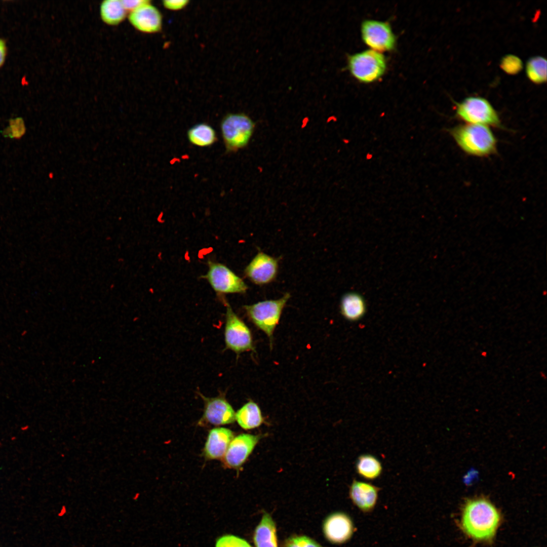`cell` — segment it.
Masks as SVG:
<instances>
[{"instance_id": "obj_19", "label": "cell", "mask_w": 547, "mask_h": 547, "mask_svg": "<svg viewBox=\"0 0 547 547\" xmlns=\"http://www.w3.org/2000/svg\"><path fill=\"white\" fill-rule=\"evenodd\" d=\"M99 14L101 20L105 24L116 26L124 21L128 13L122 0H104L100 4Z\"/></svg>"}, {"instance_id": "obj_22", "label": "cell", "mask_w": 547, "mask_h": 547, "mask_svg": "<svg viewBox=\"0 0 547 547\" xmlns=\"http://www.w3.org/2000/svg\"><path fill=\"white\" fill-rule=\"evenodd\" d=\"M356 470L360 477L367 480L372 481L381 476L383 468L377 458L370 454H364L358 457Z\"/></svg>"}, {"instance_id": "obj_23", "label": "cell", "mask_w": 547, "mask_h": 547, "mask_svg": "<svg viewBox=\"0 0 547 547\" xmlns=\"http://www.w3.org/2000/svg\"><path fill=\"white\" fill-rule=\"evenodd\" d=\"M528 78L535 84H540L546 81V60L540 56L530 58L526 65Z\"/></svg>"}, {"instance_id": "obj_2", "label": "cell", "mask_w": 547, "mask_h": 547, "mask_svg": "<svg viewBox=\"0 0 547 547\" xmlns=\"http://www.w3.org/2000/svg\"><path fill=\"white\" fill-rule=\"evenodd\" d=\"M448 131L458 146L468 155L487 157L496 152L497 140L489 127L464 124Z\"/></svg>"}, {"instance_id": "obj_4", "label": "cell", "mask_w": 547, "mask_h": 547, "mask_svg": "<svg viewBox=\"0 0 547 547\" xmlns=\"http://www.w3.org/2000/svg\"><path fill=\"white\" fill-rule=\"evenodd\" d=\"M290 297V293L286 292L278 299L265 300L243 306L248 319L258 329L266 334L269 338L270 345L272 344L274 330Z\"/></svg>"}, {"instance_id": "obj_20", "label": "cell", "mask_w": 547, "mask_h": 547, "mask_svg": "<svg viewBox=\"0 0 547 547\" xmlns=\"http://www.w3.org/2000/svg\"><path fill=\"white\" fill-rule=\"evenodd\" d=\"M235 420L244 429H251L260 425L263 422L261 410L253 401H249L235 413Z\"/></svg>"}, {"instance_id": "obj_18", "label": "cell", "mask_w": 547, "mask_h": 547, "mask_svg": "<svg viewBox=\"0 0 547 547\" xmlns=\"http://www.w3.org/2000/svg\"><path fill=\"white\" fill-rule=\"evenodd\" d=\"M340 309L341 315L347 320L351 322L358 321L364 316L366 312L365 300L358 292H347L341 298Z\"/></svg>"}, {"instance_id": "obj_1", "label": "cell", "mask_w": 547, "mask_h": 547, "mask_svg": "<svg viewBox=\"0 0 547 547\" xmlns=\"http://www.w3.org/2000/svg\"><path fill=\"white\" fill-rule=\"evenodd\" d=\"M498 509L488 499L475 498L464 503L460 517L462 531L470 539L479 542H489L495 536L501 523Z\"/></svg>"}, {"instance_id": "obj_26", "label": "cell", "mask_w": 547, "mask_h": 547, "mask_svg": "<svg viewBox=\"0 0 547 547\" xmlns=\"http://www.w3.org/2000/svg\"><path fill=\"white\" fill-rule=\"evenodd\" d=\"M215 547H252L245 539L232 535H226L218 538Z\"/></svg>"}, {"instance_id": "obj_15", "label": "cell", "mask_w": 547, "mask_h": 547, "mask_svg": "<svg viewBox=\"0 0 547 547\" xmlns=\"http://www.w3.org/2000/svg\"><path fill=\"white\" fill-rule=\"evenodd\" d=\"M380 488L370 483L354 479L349 489V497L363 513L369 514L375 509Z\"/></svg>"}, {"instance_id": "obj_6", "label": "cell", "mask_w": 547, "mask_h": 547, "mask_svg": "<svg viewBox=\"0 0 547 547\" xmlns=\"http://www.w3.org/2000/svg\"><path fill=\"white\" fill-rule=\"evenodd\" d=\"M347 68L358 81L368 83L374 82L384 73L386 62L380 52L369 49L347 56Z\"/></svg>"}, {"instance_id": "obj_21", "label": "cell", "mask_w": 547, "mask_h": 547, "mask_svg": "<svg viewBox=\"0 0 547 547\" xmlns=\"http://www.w3.org/2000/svg\"><path fill=\"white\" fill-rule=\"evenodd\" d=\"M187 139L192 145L201 147H209L217 140L214 129L209 124L201 123L190 128L187 132Z\"/></svg>"}, {"instance_id": "obj_25", "label": "cell", "mask_w": 547, "mask_h": 547, "mask_svg": "<svg viewBox=\"0 0 547 547\" xmlns=\"http://www.w3.org/2000/svg\"><path fill=\"white\" fill-rule=\"evenodd\" d=\"M283 547H324L305 535H294L285 540Z\"/></svg>"}, {"instance_id": "obj_9", "label": "cell", "mask_w": 547, "mask_h": 547, "mask_svg": "<svg viewBox=\"0 0 547 547\" xmlns=\"http://www.w3.org/2000/svg\"><path fill=\"white\" fill-rule=\"evenodd\" d=\"M198 394L203 400L204 408L203 414L199 420L200 426H219L233 423L235 420V412L225 398L224 393H220L215 397H206L201 393Z\"/></svg>"}, {"instance_id": "obj_28", "label": "cell", "mask_w": 547, "mask_h": 547, "mask_svg": "<svg viewBox=\"0 0 547 547\" xmlns=\"http://www.w3.org/2000/svg\"><path fill=\"white\" fill-rule=\"evenodd\" d=\"M147 1L148 0H122L123 5L128 13L146 3Z\"/></svg>"}, {"instance_id": "obj_29", "label": "cell", "mask_w": 547, "mask_h": 547, "mask_svg": "<svg viewBox=\"0 0 547 547\" xmlns=\"http://www.w3.org/2000/svg\"><path fill=\"white\" fill-rule=\"evenodd\" d=\"M7 55V46L5 40L0 37V68L5 63Z\"/></svg>"}, {"instance_id": "obj_27", "label": "cell", "mask_w": 547, "mask_h": 547, "mask_svg": "<svg viewBox=\"0 0 547 547\" xmlns=\"http://www.w3.org/2000/svg\"><path fill=\"white\" fill-rule=\"evenodd\" d=\"M189 3L187 0H165L162 2V5L166 9L177 11L186 8Z\"/></svg>"}, {"instance_id": "obj_16", "label": "cell", "mask_w": 547, "mask_h": 547, "mask_svg": "<svg viewBox=\"0 0 547 547\" xmlns=\"http://www.w3.org/2000/svg\"><path fill=\"white\" fill-rule=\"evenodd\" d=\"M233 438V432L228 428L221 427L211 429L203 450V457L206 460L222 459Z\"/></svg>"}, {"instance_id": "obj_7", "label": "cell", "mask_w": 547, "mask_h": 547, "mask_svg": "<svg viewBox=\"0 0 547 547\" xmlns=\"http://www.w3.org/2000/svg\"><path fill=\"white\" fill-rule=\"evenodd\" d=\"M226 304L224 341L225 348L238 356L245 351H255L252 333L245 322L234 312L229 303Z\"/></svg>"}, {"instance_id": "obj_5", "label": "cell", "mask_w": 547, "mask_h": 547, "mask_svg": "<svg viewBox=\"0 0 547 547\" xmlns=\"http://www.w3.org/2000/svg\"><path fill=\"white\" fill-rule=\"evenodd\" d=\"M455 114L465 124L502 128L497 111L486 99L482 97L470 96L457 103Z\"/></svg>"}, {"instance_id": "obj_8", "label": "cell", "mask_w": 547, "mask_h": 547, "mask_svg": "<svg viewBox=\"0 0 547 547\" xmlns=\"http://www.w3.org/2000/svg\"><path fill=\"white\" fill-rule=\"evenodd\" d=\"M207 273L202 276L218 294L246 292L248 286L244 280L225 265L209 260Z\"/></svg>"}, {"instance_id": "obj_17", "label": "cell", "mask_w": 547, "mask_h": 547, "mask_svg": "<svg viewBox=\"0 0 547 547\" xmlns=\"http://www.w3.org/2000/svg\"><path fill=\"white\" fill-rule=\"evenodd\" d=\"M255 547H278L277 529L275 521L267 513H264L253 534Z\"/></svg>"}, {"instance_id": "obj_3", "label": "cell", "mask_w": 547, "mask_h": 547, "mask_svg": "<svg viewBox=\"0 0 547 547\" xmlns=\"http://www.w3.org/2000/svg\"><path fill=\"white\" fill-rule=\"evenodd\" d=\"M220 131L227 153L246 147L253 135L255 123L244 112L229 113L221 120Z\"/></svg>"}, {"instance_id": "obj_14", "label": "cell", "mask_w": 547, "mask_h": 547, "mask_svg": "<svg viewBox=\"0 0 547 547\" xmlns=\"http://www.w3.org/2000/svg\"><path fill=\"white\" fill-rule=\"evenodd\" d=\"M127 17L130 24L140 32L154 34L162 30V14L149 1L129 12Z\"/></svg>"}, {"instance_id": "obj_24", "label": "cell", "mask_w": 547, "mask_h": 547, "mask_svg": "<svg viewBox=\"0 0 547 547\" xmlns=\"http://www.w3.org/2000/svg\"><path fill=\"white\" fill-rule=\"evenodd\" d=\"M500 66L506 73L515 74L523 68V62L519 57L513 54H507L501 58Z\"/></svg>"}, {"instance_id": "obj_13", "label": "cell", "mask_w": 547, "mask_h": 547, "mask_svg": "<svg viewBox=\"0 0 547 547\" xmlns=\"http://www.w3.org/2000/svg\"><path fill=\"white\" fill-rule=\"evenodd\" d=\"M322 530L326 539L333 544H341L348 541L355 528L351 517L342 512L333 513L324 520Z\"/></svg>"}, {"instance_id": "obj_11", "label": "cell", "mask_w": 547, "mask_h": 547, "mask_svg": "<svg viewBox=\"0 0 547 547\" xmlns=\"http://www.w3.org/2000/svg\"><path fill=\"white\" fill-rule=\"evenodd\" d=\"M278 270V258L258 251L245 267L244 274L252 283L262 286L275 281Z\"/></svg>"}, {"instance_id": "obj_12", "label": "cell", "mask_w": 547, "mask_h": 547, "mask_svg": "<svg viewBox=\"0 0 547 547\" xmlns=\"http://www.w3.org/2000/svg\"><path fill=\"white\" fill-rule=\"evenodd\" d=\"M260 439L259 435L242 434L234 437L222 458L226 468L238 471L246 462Z\"/></svg>"}, {"instance_id": "obj_10", "label": "cell", "mask_w": 547, "mask_h": 547, "mask_svg": "<svg viewBox=\"0 0 547 547\" xmlns=\"http://www.w3.org/2000/svg\"><path fill=\"white\" fill-rule=\"evenodd\" d=\"M361 35L364 42L371 49L379 52L395 48L396 36L390 24L375 20H364L361 25Z\"/></svg>"}]
</instances>
